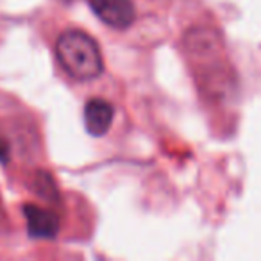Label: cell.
<instances>
[{"label":"cell","mask_w":261,"mask_h":261,"mask_svg":"<svg viewBox=\"0 0 261 261\" xmlns=\"http://www.w3.org/2000/svg\"><path fill=\"white\" fill-rule=\"evenodd\" d=\"M56 58L61 68L77 81H93L104 72L98 43L79 29L65 31L56 41Z\"/></svg>","instance_id":"1"},{"label":"cell","mask_w":261,"mask_h":261,"mask_svg":"<svg viewBox=\"0 0 261 261\" xmlns=\"http://www.w3.org/2000/svg\"><path fill=\"white\" fill-rule=\"evenodd\" d=\"M34 188H36V193L41 195L45 200H54L59 199V192L58 186H56V181L52 179V175L48 172H36V177H34Z\"/></svg>","instance_id":"5"},{"label":"cell","mask_w":261,"mask_h":261,"mask_svg":"<svg viewBox=\"0 0 261 261\" xmlns=\"http://www.w3.org/2000/svg\"><path fill=\"white\" fill-rule=\"evenodd\" d=\"M63 2H72V0H63Z\"/></svg>","instance_id":"6"},{"label":"cell","mask_w":261,"mask_h":261,"mask_svg":"<svg viewBox=\"0 0 261 261\" xmlns=\"http://www.w3.org/2000/svg\"><path fill=\"white\" fill-rule=\"evenodd\" d=\"M90 8L106 25L123 31L136 20L133 0H90Z\"/></svg>","instance_id":"2"},{"label":"cell","mask_w":261,"mask_h":261,"mask_svg":"<svg viewBox=\"0 0 261 261\" xmlns=\"http://www.w3.org/2000/svg\"><path fill=\"white\" fill-rule=\"evenodd\" d=\"M23 215L27 220V231L33 238L50 240L58 236L61 220L56 211L36 206V204H27L23 207Z\"/></svg>","instance_id":"3"},{"label":"cell","mask_w":261,"mask_h":261,"mask_svg":"<svg viewBox=\"0 0 261 261\" xmlns=\"http://www.w3.org/2000/svg\"><path fill=\"white\" fill-rule=\"evenodd\" d=\"M115 116V108L106 98H90L84 106V125L91 136H104Z\"/></svg>","instance_id":"4"}]
</instances>
